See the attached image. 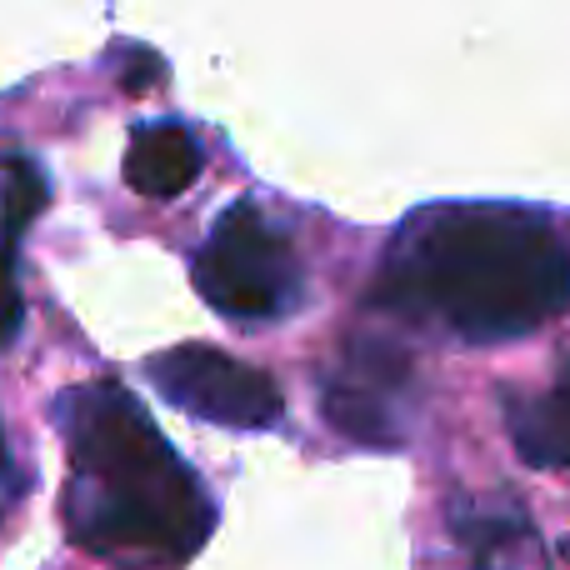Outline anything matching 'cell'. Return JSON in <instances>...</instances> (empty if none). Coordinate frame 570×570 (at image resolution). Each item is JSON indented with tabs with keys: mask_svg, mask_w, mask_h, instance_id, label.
Returning <instances> with one entry per match:
<instances>
[{
	"mask_svg": "<svg viewBox=\"0 0 570 570\" xmlns=\"http://www.w3.org/2000/svg\"><path fill=\"white\" fill-rule=\"evenodd\" d=\"M371 301L471 345L521 341L570 311V246L521 206H425L395 230Z\"/></svg>",
	"mask_w": 570,
	"mask_h": 570,
	"instance_id": "obj_1",
	"label": "cell"
},
{
	"mask_svg": "<svg viewBox=\"0 0 570 570\" xmlns=\"http://www.w3.org/2000/svg\"><path fill=\"white\" fill-rule=\"evenodd\" d=\"M66 521L80 551L126 570H176L216 531V501L120 381L60 391Z\"/></svg>",
	"mask_w": 570,
	"mask_h": 570,
	"instance_id": "obj_2",
	"label": "cell"
},
{
	"mask_svg": "<svg viewBox=\"0 0 570 570\" xmlns=\"http://www.w3.org/2000/svg\"><path fill=\"white\" fill-rule=\"evenodd\" d=\"M190 276L206 305L226 321H281L305 295V266L291 236L271 226L266 210L250 200H236L216 220V230L190 261Z\"/></svg>",
	"mask_w": 570,
	"mask_h": 570,
	"instance_id": "obj_3",
	"label": "cell"
},
{
	"mask_svg": "<svg viewBox=\"0 0 570 570\" xmlns=\"http://www.w3.org/2000/svg\"><path fill=\"white\" fill-rule=\"evenodd\" d=\"M146 375L170 405L210 425H236V431H271L281 421L285 401L266 371L236 361L210 345H170L150 355Z\"/></svg>",
	"mask_w": 570,
	"mask_h": 570,
	"instance_id": "obj_4",
	"label": "cell"
},
{
	"mask_svg": "<svg viewBox=\"0 0 570 570\" xmlns=\"http://www.w3.org/2000/svg\"><path fill=\"white\" fill-rule=\"evenodd\" d=\"M415 401V365L385 341H351L325 381V415L361 445H401Z\"/></svg>",
	"mask_w": 570,
	"mask_h": 570,
	"instance_id": "obj_5",
	"label": "cell"
},
{
	"mask_svg": "<svg viewBox=\"0 0 570 570\" xmlns=\"http://www.w3.org/2000/svg\"><path fill=\"white\" fill-rule=\"evenodd\" d=\"M50 180L30 156H0V345H10L20 335L26 305H20L16 285V261L20 240H26L30 220L46 210Z\"/></svg>",
	"mask_w": 570,
	"mask_h": 570,
	"instance_id": "obj_6",
	"label": "cell"
},
{
	"mask_svg": "<svg viewBox=\"0 0 570 570\" xmlns=\"http://www.w3.org/2000/svg\"><path fill=\"white\" fill-rule=\"evenodd\" d=\"M200 176V146L186 126L156 120L140 126L126 146V186L146 200H176Z\"/></svg>",
	"mask_w": 570,
	"mask_h": 570,
	"instance_id": "obj_7",
	"label": "cell"
},
{
	"mask_svg": "<svg viewBox=\"0 0 570 570\" xmlns=\"http://www.w3.org/2000/svg\"><path fill=\"white\" fill-rule=\"evenodd\" d=\"M505 431H511L525 465L570 471V361L546 391L505 401Z\"/></svg>",
	"mask_w": 570,
	"mask_h": 570,
	"instance_id": "obj_8",
	"label": "cell"
},
{
	"mask_svg": "<svg viewBox=\"0 0 570 570\" xmlns=\"http://www.w3.org/2000/svg\"><path fill=\"white\" fill-rule=\"evenodd\" d=\"M6 471H10V455H6V431H0V485H6Z\"/></svg>",
	"mask_w": 570,
	"mask_h": 570,
	"instance_id": "obj_9",
	"label": "cell"
}]
</instances>
